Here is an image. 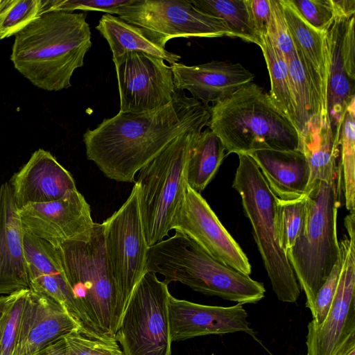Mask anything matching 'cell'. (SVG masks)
<instances>
[{
	"instance_id": "obj_36",
	"label": "cell",
	"mask_w": 355,
	"mask_h": 355,
	"mask_svg": "<svg viewBox=\"0 0 355 355\" xmlns=\"http://www.w3.org/2000/svg\"><path fill=\"white\" fill-rule=\"evenodd\" d=\"M132 0H42V13L51 11L73 12L74 10L98 11L117 15Z\"/></svg>"
},
{
	"instance_id": "obj_8",
	"label": "cell",
	"mask_w": 355,
	"mask_h": 355,
	"mask_svg": "<svg viewBox=\"0 0 355 355\" xmlns=\"http://www.w3.org/2000/svg\"><path fill=\"white\" fill-rule=\"evenodd\" d=\"M202 130L187 131L175 138L139 171V208L148 246L164 240L171 230L175 212L187 185L186 168L193 141Z\"/></svg>"
},
{
	"instance_id": "obj_21",
	"label": "cell",
	"mask_w": 355,
	"mask_h": 355,
	"mask_svg": "<svg viewBox=\"0 0 355 355\" xmlns=\"http://www.w3.org/2000/svg\"><path fill=\"white\" fill-rule=\"evenodd\" d=\"M285 19L298 58L320 102L324 116L329 117L328 82L329 55L327 33L309 24L291 0H281Z\"/></svg>"
},
{
	"instance_id": "obj_40",
	"label": "cell",
	"mask_w": 355,
	"mask_h": 355,
	"mask_svg": "<svg viewBox=\"0 0 355 355\" xmlns=\"http://www.w3.org/2000/svg\"><path fill=\"white\" fill-rule=\"evenodd\" d=\"M250 17L257 35H267L270 16L269 0H245Z\"/></svg>"
},
{
	"instance_id": "obj_9",
	"label": "cell",
	"mask_w": 355,
	"mask_h": 355,
	"mask_svg": "<svg viewBox=\"0 0 355 355\" xmlns=\"http://www.w3.org/2000/svg\"><path fill=\"white\" fill-rule=\"evenodd\" d=\"M139 196L135 182L125 202L101 223L107 263L116 293L118 327L135 288L146 272L149 247Z\"/></svg>"
},
{
	"instance_id": "obj_16",
	"label": "cell",
	"mask_w": 355,
	"mask_h": 355,
	"mask_svg": "<svg viewBox=\"0 0 355 355\" xmlns=\"http://www.w3.org/2000/svg\"><path fill=\"white\" fill-rule=\"evenodd\" d=\"M329 55L328 108L337 138L343 116L355 99L354 16L337 17L327 33Z\"/></svg>"
},
{
	"instance_id": "obj_10",
	"label": "cell",
	"mask_w": 355,
	"mask_h": 355,
	"mask_svg": "<svg viewBox=\"0 0 355 355\" xmlns=\"http://www.w3.org/2000/svg\"><path fill=\"white\" fill-rule=\"evenodd\" d=\"M168 285L148 271L137 284L115 334L123 355H171Z\"/></svg>"
},
{
	"instance_id": "obj_39",
	"label": "cell",
	"mask_w": 355,
	"mask_h": 355,
	"mask_svg": "<svg viewBox=\"0 0 355 355\" xmlns=\"http://www.w3.org/2000/svg\"><path fill=\"white\" fill-rule=\"evenodd\" d=\"M342 263L343 258L340 252L338 261L316 294L312 314L313 319L311 320L315 324H320L327 315L338 284Z\"/></svg>"
},
{
	"instance_id": "obj_37",
	"label": "cell",
	"mask_w": 355,
	"mask_h": 355,
	"mask_svg": "<svg viewBox=\"0 0 355 355\" xmlns=\"http://www.w3.org/2000/svg\"><path fill=\"white\" fill-rule=\"evenodd\" d=\"M270 21L267 36L288 61L295 54V49L285 19L281 0H269Z\"/></svg>"
},
{
	"instance_id": "obj_31",
	"label": "cell",
	"mask_w": 355,
	"mask_h": 355,
	"mask_svg": "<svg viewBox=\"0 0 355 355\" xmlns=\"http://www.w3.org/2000/svg\"><path fill=\"white\" fill-rule=\"evenodd\" d=\"M342 192L347 210L355 209V99L344 114L339 131Z\"/></svg>"
},
{
	"instance_id": "obj_46",
	"label": "cell",
	"mask_w": 355,
	"mask_h": 355,
	"mask_svg": "<svg viewBox=\"0 0 355 355\" xmlns=\"http://www.w3.org/2000/svg\"><path fill=\"white\" fill-rule=\"evenodd\" d=\"M2 0H0V7L1 6Z\"/></svg>"
},
{
	"instance_id": "obj_27",
	"label": "cell",
	"mask_w": 355,
	"mask_h": 355,
	"mask_svg": "<svg viewBox=\"0 0 355 355\" xmlns=\"http://www.w3.org/2000/svg\"><path fill=\"white\" fill-rule=\"evenodd\" d=\"M225 156L220 139L209 128L202 130L189 150L186 168L187 184L200 193L214 178Z\"/></svg>"
},
{
	"instance_id": "obj_23",
	"label": "cell",
	"mask_w": 355,
	"mask_h": 355,
	"mask_svg": "<svg viewBox=\"0 0 355 355\" xmlns=\"http://www.w3.org/2000/svg\"><path fill=\"white\" fill-rule=\"evenodd\" d=\"M23 243L29 289L60 304L80 324L77 306L55 248L26 232Z\"/></svg>"
},
{
	"instance_id": "obj_1",
	"label": "cell",
	"mask_w": 355,
	"mask_h": 355,
	"mask_svg": "<svg viewBox=\"0 0 355 355\" xmlns=\"http://www.w3.org/2000/svg\"><path fill=\"white\" fill-rule=\"evenodd\" d=\"M209 107L177 89L167 106L120 112L83 135L86 156L109 179L135 182V175L175 138L209 125Z\"/></svg>"
},
{
	"instance_id": "obj_24",
	"label": "cell",
	"mask_w": 355,
	"mask_h": 355,
	"mask_svg": "<svg viewBox=\"0 0 355 355\" xmlns=\"http://www.w3.org/2000/svg\"><path fill=\"white\" fill-rule=\"evenodd\" d=\"M270 189L282 200L305 196L310 177L308 161L299 149H259L249 154Z\"/></svg>"
},
{
	"instance_id": "obj_29",
	"label": "cell",
	"mask_w": 355,
	"mask_h": 355,
	"mask_svg": "<svg viewBox=\"0 0 355 355\" xmlns=\"http://www.w3.org/2000/svg\"><path fill=\"white\" fill-rule=\"evenodd\" d=\"M199 12L223 20L233 37L258 46L261 38L252 23L245 0H189Z\"/></svg>"
},
{
	"instance_id": "obj_43",
	"label": "cell",
	"mask_w": 355,
	"mask_h": 355,
	"mask_svg": "<svg viewBox=\"0 0 355 355\" xmlns=\"http://www.w3.org/2000/svg\"><path fill=\"white\" fill-rule=\"evenodd\" d=\"M336 355H355V335L348 340Z\"/></svg>"
},
{
	"instance_id": "obj_19",
	"label": "cell",
	"mask_w": 355,
	"mask_h": 355,
	"mask_svg": "<svg viewBox=\"0 0 355 355\" xmlns=\"http://www.w3.org/2000/svg\"><path fill=\"white\" fill-rule=\"evenodd\" d=\"M17 209L57 200L76 189L71 173L49 151L40 148L8 182Z\"/></svg>"
},
{
	"instance_id": "obj_3",
	"label": "cell",
	"mask_w": 355,
	"mask_h": 355,
	"mask_svg": "<svg viewBox=\"0 0 355 355\" xmlns=\"http://www.w3.org/2000/svg\"><path fill=\"white\" fill-rule=\"evenodd\" d=\"M209 128L220 139L227 155L249 154L265 148L301 150L295 126L253 82L209 107Z\"/></svg>"
},
{
	"instance_id": "obj_22",
	"label": "cell",
	"mask_w": 355,
	"mask_h": 355,
	"mask_svg": "<svg viewBox=\"0 0 355 355\" xmlns=\"http://www.w3.org/2000/svg\"><path fill=\"white\" fill-rule=\"evenodd\" d=\"M23 230L11 187L0 186V295L29 288Z\"/></svg>"
},
{
	"instance_id": "obj_26",
	"label": "cell",
	"mask_w": 355,
	"mask_h": 355,
	"mask_svg": "<svg viewBox=\"0 0 355 355\" xmlns=\"http://www.w3.org/2000/svg\"><path fill=\"white\" fill-rule=\"evenodd\" d=\"M107 40L112 60L125 53L140 52L159 58L171 64L178 62L181 56L167 51L141 27L131 24L119 17L104 14L96 26Z\"/></svg>"
},
{
	"instance_id": "obj_47",
	"label": "cell",
	"mask_w": 355,
	"mask_h": 355,
	"mask_svg": "<svg viewBox=\"0 0 355 355\" xmlns=\"http://www.w3.org/2000/svg\"><path fill=\"white\" fill-rule=\"evenodd\" d=\"M307 355V354H306Z\"/></svg>"
},
{
	"instance_id": "obj_4",
	"label": "cell",
	"mask_w": 355,
	"mask_h": 355,
	"mask_svg": "<svg viewBox=\"0 0 355 355\" xmlns=\"http://www.w3.org/2000/svg\"><path fill=\"white\" fill-rule=\"evenodd\" d=\"M146 271L162 275L168 284L179 282L204 295L242 305L257 303L266 293L263 283L215 259L178 231L149 248Z\"/></svg>"
},
{
	"instance_id": "obj_34",
	"label": "cell",
	"mask_w": 355,
	"mask_h": 355,
	"mask_svg": "<svg viewBox=\"0 0 355 355\" xmlns=\"http://www.w3.org/2000/svg\"><path fill=\"white\" fill-rule=\"evenodd\" d=\"M63 339L65 355H123L114 338L92 336L76 329L64 336Z\"/></svg>"
},
{
	"instance_id": "obj_33",
	"label": "cell",
	"mask_w": 355,
	"mask_h": 355,
	"mask_svg": "<svg viewBox=\"0 0 355 355\" xmlns=\"http://www.w3.org/2000/svg\"><path fill=\"white\" fill-rule=\"evenodd\" d=\"M42 0H2L0 40L15 35L42 15Z\"/></svg>"
},
{
	"instance_id": "obj_2",
	"label": "cell",
	"mask_w": 355,
	"mask_h": 355,
	"mask_svg": "<svg viewBox=\"0 0 355 355\" xmlns=\"http://www.w3.org/2000/svg\"><path fill=\"white\" fill-rule=\"evenodd\" d=\"M92 44L84 13L51 11L40 15L15 35L10 60L37 87L59 91L71 86L73 73L83 66Z\"/></svg>"
},
{
	"instance_id": "obj_18",
	"label": "cell",
	"mask_w": 355,
	"mask_h": 355,
	"mask_svg": "<svg viewBox=\"0 0 355 355\" xmlns=\"http://www.w3.org/2000/svg\"><path fill=\"white\" fill-rule=\"evenodd\" d=\"M80 323L54 300L28 289L25 297L14 355H33Z\"/></svg>"
},
{
	"instance_id": "obj_30",
	"label": "cell",
	"mask_w": 355,
	"mask_h": 355,
	"mask_svg": "<svg viewBox=\"0 0 355 355\" xmlns=\"http://www.w3.org/2000/svg\"><path fill=\"white\" fill-rule=\"evenodd\" d=\"M287 62L295 110L297 129L300 135L313 118H330L322 114L318 96L296 51Z\"/></svg>"
},
{
	"instance_id": "obj_44",
	"label": "cell",
	"mask_w": 355,
	"mask_h": 355,
	"mask_svg": "<svg viewBox=\"0 0 355 355\" xmlns=\"http://www.w3.org/2000/svg\"><path fill=\"white\" fill-rule=\"evenodd\" d=\"M9 295L0 296V314L4 310L6 305L8 301Z\"/></svg>"
},
{
	"instance_id": "obj_13",
	"label": "cell",
	"mask_w": 355,
	"mask_h": 355,
	"mask_svg": "<svg viewBox=\"0 0 355 355\" xmlns=\"http://www.w3.org/2000/svg\"><path fill=\"white\" fill-rule=\"evenodd\" d=\"M120 97V112L144 113L162 109L175 94L171 67L164 60L140 52L112 60Z\"/></svg>"
},
{
	"instance_id": "obj_35",
	"label": "cell",
	"mask_w": 355,
	"mask_h": 355,
	"mask_svg": "<svg viewBox=\"0 0 355 355\" xmlns=\"http://www.w3.org/2000/svg\"><path fill=\"white\" fill-rule=\"evenodd\" d=\"M28 289L9 295L3 310L5 320L0 342V355H14L25 297Z\"/></svg>"
},
{
	"instance_id": "obj_7",
	"label": "cell",
	"mask_w": 355,
	"mask_h": 355,
	"mask_svg": "<svg viewBox=\"0 0 355 355\" xmlns=\"http://www.w3.org/2000/svg\"><path fill=\"white\" fill-rule=\"evenodd\" d=\"M238 156L232 187L241 196L272 291L281 302L293 303L299 298L301 288L279 245L275 229L277 197L252 157L246 154Z\"/></svg>"
},
{
	"instance_id": "obj_20",
	"label": "cell",
	"mask_w": 355,
	"mask_h": 355,
	"mask_svg": "<svg viewBox=\"0 0 355 355\" xmlns=\"http://www.w3.org/2000/svg\"><path fill=\"white\" fill-rule=\"evenodd\" d=\"M170 67L176 89L188 90L193 98L206 105L230 96L254 78L241 64L225 61L194 66L175 62Z\"/></svg>"
},
{
	"instance_id": "obj_12",
	"label": "cell",
	"mask_w": 355,
	"mask_h": 355,
	"mask_svg": "<svg viewBox=\"0 0 355 355\" xmlns=\"http://www.w3.org/2000/svg\"><path fill=\"white\" fill-rule=\"evenodd\" d=\"M117 15L146 30L163 47L176 37H233L223 20L199 12L189 0H132Z\"/></svg>"
},
{
	"instance_id": "obj_17",
	"label": "cell",
	"mask_w": 355,
	"mask_h": 355,
	"mask_svg": "<svg viewBox=\"0 0 355 355\" xmlns=\"http://www.w3.org/2000/svg\"><path fill=\"white\" fill-rule=\"evenodd\" d=\"M168 314L172 342L236 332L255 338L248 321V313L241 304L231 306L205 305L171 295Z\"/></svg>"
},
{
	"instance_id": "obj_15",
	"label": "cell",
	"mask_w": 355,
	"mask_h": 355,
	"mask_svg": "<svg viewBox=\"0 0 355 355\" xmlns=\"http://www.w3.org/2000/svg\"><path fill=\"white\" fill-rule=\"evenodd\" d=\"M18 213L24 232L53 246L89 240L95 225L90 206L77 189L57 200L28 204Z\"/></svg>"
},
{
	"instance_id": "obj_6",
	"label": "cell",
	"mask_w": 355,
	"mask_h": 355,
	"mask_svg": "<svg viewBox=\"0 0 355 355\" xmlns=\"http://www.w3.org/2000/svg\"><path fill=\"white\" fill-rule=\"evenodd\" d=\"M342 194L340 172L334 181H317L307 189L303 228L286 253L311 314L316 294L340 256L337 216Z\"/></svg>"
},
{
	"instance_id": "obj_14",
	"label": "cell",
	"mask_w": 355,
	"mask_h": 355,
	"mask_svg": "<svg viewBox=\"0 0 355 355\" xmlns=\"http://www.w3.org/2000/svg\"><path fill=\"white\" fill-rule=\"evenodd\" d=\"M172 230L192 239L218 261L244 275H250L252 267L245 252L206 200L188 184L173 218Z\"/></svg>"
},
{
	"instance_id": "obj_38",
	"label": "cell",
	"mask_w": 355,
	"mask_h": 355,
	"mask_svg": "<svg viewBox=\"0 0 355 355\" xmlns=\"http://www.w3.org/2000/svg\"><path fill=\"white\" fill-rule=\"evenodd\" d=\"M304 19L315 28L327 32L336 19L332 0H291Z\"/></svg>"
},
{
	"instance_id": "obj_32",
	"label": "cell",
	"mask_w": 355,
	"mask_h": 355,
	"mask_svg": "<svg viewBox=\"0 0 355 355\" xmlns=\"http://www.w3.org/2000/svg\"><path fill=\"white\" fill-rule=\"evenodd\" d=\"M306 217V196L293 200L277 198L275 229L279 245L286 254L295 244Z\"/></svg>"
},
{
	"instance_id": "obj_25",
	"label": "cell",
	"mask_w": 355,
	"mask_h": 355,
	"mask_svg": "<svg viewBox=\"0 0 355 355\" xmlns=\"http://www.w3.org/2000/svg\"><path fill=\"white\" fill-rule=\"evenodd\" d=\"M300 139L301 150L310 168L306 191L317 181L331 182L336 180L340 171V148L330 119L313 118L300 133Z\"/></svg>"
},
{
	"instance_id": "obj_42",
	"label": "cell",
	"mask_w": 355,
	"mask_h": 355,
	"mask_svg": "<svg viewBox=\"0 0 355 355\" xmlns=\"http://www.w3.org/2000/svg\"><path fill=\"white\" fill-rule=\"evenodd\" d=\"M33 355H65V343L63 337Z\"/></svg>"
},
{
	"instance_id": "obj_45",
	"label": "cell",
	"mask_w": 355,
	"mask_h": 355,
	"mask_svg": "<svg viewBox=\"0 0 355 355\" xmlns=\"http://www.w3.org/2000/svg\"><path fill=\"white\" fill-rule=\"evenodd\" d=\"M4 320H5V314L3 311V312L0 314V342H1V334H2Z\"/></svg>"
},
{
	"instance_id": "obj_11",
	"label": "cell",
	"mask_w": 355,
	"mask_h": 355,
	"mask_svg": "<svg viewBox=\"0 0 355 355\" xmlns=\"http://www.w3.org/2000/svg\"><path fill=\"white\" fill-rule=\"evenodd\" d=\"M347 235L339 241L343 258L337 289L327 315L319 325H307V355H336L355 335V212L345 218Z\"/></svg>"
},
{
	"instance_id": "obj_5",
	"label": "cell",
	"mask_w": 355,
	"mask_h": 355,
	"mask_svg": "<svg viewBox=\"0 0 355 355\" xmlns=\"http://www.w3.org/2000/svg\"><path fill=\"white\" fill-rule=\"evenodd\" d=\"M54 247L75 300L83 331L92 336L115 338L116 293L107 263L101 223H95L89 240Z\"/></svg>"
},
{
	"instance_id": "obj_28",
	"label": "cell",
	"mask_w": 355,
	"mask_h": 355,
	"mask_svg": "<svg viewBox=\"0 0 355 355\" xmlns=\"http://www.w3.org/2000/svg\"><path fill=\"white\" fill-rule=\"evenodd\" d=\"M259 46L262 51L270 80L268 95L275 107L297 128L288 62L267 35L261 37Z\"/></svg>"
},
{
	"instance_id": "obj_41",
	"label": "cell",
	"mask_w": 355,
	"mask_h": 355,
	"mask_svg": "<svg viewBox=\"0 0 355 355\" xmlns=\"http://www.w3.org/2000/svg\"><path fill=\"white\" fill-rule=\"evenodd\" d=\"M336 18L354 16L355 0H332Z\"/></svg>"
}]
</instances>
